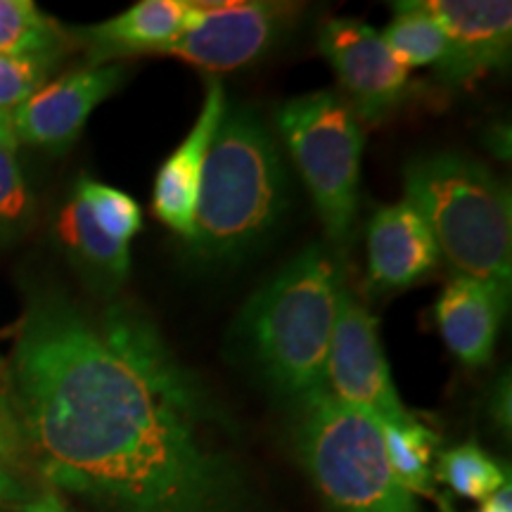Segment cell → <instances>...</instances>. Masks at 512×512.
<instances>
[{"label":"cell","instance_id":"6da1fadb","mask_svg":"<svg viewBox=\"0 0 512 512\" xmlns=\"http://www.w3.org/2000/svg\"><path fill=\"white\" fill-rule=\"evenodd\" d=\"M5 399L43 486L98 512H259L226 408L140 306L27 297Z\"/></svg>","mask_w":512,"mask_h":512},{"label":"cell","instance_id":"7a4b0ae2","mask_svg":"<svg viewBox=\"0 0 512 512\" xmlns=\"http://www.w3.org/2000/svg\"><path fill=\"white\" fill-rule=\"evenodd\" d=\"M342 290L337 256L323 245H309L254 292L242 309V347L278 394L299 401L325 389Z\"/></svg>","mask_w":512,"mask_h":512},{"label":"cell","instance_id":"3957f363","mask_svg":"<svg viewBox=\"0 0 512 512\" xmlns=\"http://www.w3.org/2000/svg\"><path fill=\"white\" fill-rule=\"evenodd\" d=\"M287 176L271 131L247 107H226L204 159L190 254L204 264L233 261L280 221Z\"/></svg>","mask_w":512,"mask_h":512},{"label":"cell","instance_id":"277c9868","mask_svg":"<svg viewBox=\"0 0 512 512\" xmlns=\"http://www.w3.org/2000/svg\"><path fill=\"white\" fill-rule=\"evenodd\" d=\"M406 202L418 211L456 275L510 294L512 202L508 185L460 152L415 157L403 169Z\"/></svg>","mask_w":512,"mask_h":512},{"label":"cell","instance_id":"5b68a950","mask_svg":"<svg viewBox=\"0 0 512 512\" xmlns=\"http://www.w3.org/2000/svg\"><path fill=\"white\" fill-rule=\"evenodd\" d=\"M294 448L330 512H420L389 467L377 420L328 389L297 401Z\"/></svg>","mask_w":512,"mask_h":512},{"label":"cell","instance_id":"8992f818","mask_svg":"<svg viewBox=\"0 0 512 512\" xmlns=\"http://www.w3.org/2000/svg\"><path fill=\"white\" fill-rule=\"evenodd\" d=\"M280 136L309 188L325 235L344 252L354 233L361 185V121L344 98L316 91L287 100L275 114Z\"/></svg>","mask_w":512,"mask_h":512},{"label":"cell","instance_id":"52a82bcc","mask_svg":"<svg viewBox=\"0 0 512 512\" xmlns=\"http://www.w3.org/2000/svg\"><path fill=\"white\" fill-rule=\"evenodd\" d=\"M302 8L273 0L197 3L183 34L157 55L181 57L204 72L221 74L249 67L271 53L294 29Z\"/></svg>","mask_w":512,"mask_h":512},{"label":"cell","instance_id":"ba28073f","mask_svg":"<svg viewBox=\"0 0 512 512\" xmlns=\"http://www.w3.org/2000/svg\"><path fill=\"white\" fill-rule=\"evenodd\" d=\"M325 389L344 406L377 422H403L413 415L403 406L380 342L377 320L344 287L332 328Z\"/></svg>","mask_w":512,"mask_h":512},{"label":"cell","instance_id":"9c48e42d","mask_svg":"<svg viewBox=\"0 0 512 512\" xmlns=\"http://www.w3.org/2000/svg\"><path fill=\"white\" fill-rule=\"evenodd\" d=\"M318 48L349 93L358 119L389 117L411 91V74L387 48L380 31L358 19H328L318 29Z\"/></svg>","mask_w":512,"mask_h":512},{"label":"cell","instance_id":"30bf717a","mask_svg":"<svg viewBox=\"0 0 512 512\" xmlns=\"http://www.w3.org/2000/svg\"><path fill=\"white\" fill-rule=\"evenodd\" d=\"M124 81L121 64H88L46 83L12 114L17 143L62 155L79 140L95 107Z\"/></svg>","mask_w":512,"mask_h":512},{"label":"cell","instance_id":"8fae6325","mask_svg":"<svg viewBox=\"0 0 512 512\" xmlns=\"http://www.w3.org/2000/svg\"><path fill=\"white\" fill-rule=\"evenodd\" d=\"M446 36V60L437 69L448 86H470L505 69L512 50L508 0H425Z\"/></svg>","mask_w":512,"mask_h":512},{"label":"cell","instance_id":"7c38bea8","mask_svg":"<svg viewBox=\"0 0 512 512\" xmlns=\"http://www.w3.org/2000/svg\"><path fill=\"white\" fill-rule=\"evenodd\" d=\"M439 261L430 228L406 200L375 211L368 226V292L408 290L430 278Z\"/></svg>","mask_w":512,"mask_h":512},{"label":"cell","instance_id":"4fadbf2b","mask_svg":"<svg viewBox=\"0 0 512 512\" xmlns=\"http://www.w3.org/2000/svg\"><path fill=\"white\" fill-rule=\"evenodd\" d=\"M226 93L219 79H209L207 95L195 126L185 136L181 145L171 152V157L159 166L152 190V211L166 228L188 242L195 226L197 195H200L202 169L207 159L209 145L214 140L223 114H226Z\"/></svg>","mask_w":512,"mask_h":512},{"label":"cell","instance_id":"5bb4252c","mask_svg":"<svg viewBox=\"0 0 512 512\" xmlns=\"http://www.w3.org/2000/svg\"><path fill=\"white\" fill-rule=\"evenodd\" d=\"M510 294L484 280L456 275L434 304L441 339L467 368L486 366L494 356Z\"/></svg>","mask_w":512,"mask_h":512},{"label":"cell","instance_id":"9a60e30c","mask_svg":"<svg viewBox=\"0 0 512 512\" xmlns=\"http://www.w3.org/2000/svg\"><path fill=\"white\" fill-rule=\"evenodd\" d=\"M195 0H140L121 15L74 29L76 46L91 55V64H107L119 57L157 55L188 27Z\"/></svg>","mask_w":512,"mask_h":512},{"label":"cell","instance_id":"2e32d148","mask_svg":"<svg viewBox=\"0 0 512 512\" xmlns=\"http://www.w3.org/2000/svg\"><path fill=\"white\" fill-rule=\"evenodd\" d=\"M57 242L76 268L83 283L102 297H114L131 273V249L93 221L91 211L79 195L69 197L55 223Z\"/></svg>","mask_w":512,"mask_h":512},{"label":"cell","instance_id":"e0dca14e","mask_svg":"<svg viewBox=\"0 0 512 512\" xmlns=\"http://www.w3.org/2000/svg\"><path fill=\"white\" fill-rule=\"evenodd\" d=\"M76 46L72 31L31 0H0V55L57 64Z\"/></svg>","mask_w":512,"mask_h":512},{"label":"cell","instance_id":"ac0fdd59","mask_svg":"<svg viewBox=\"0 0 512 512\" xmlns=\"http://www.w3.org/2000/svg\"><path fill=\"white\" fill-rule=\"evenodd\" d=\"M382 432L384 453L389 467L399 479L403 489L413 496H425L441 501L434 477V460H437L439 439L430 427L415 418L403 422H377Z\"/></svg>","mask_w":512,"mask_h":512},{"label":"cell","instance_id":"d6986e66","mask_svg":"<svg viewBox=\"0 0 512 512\" xmlns=\"http://www.w3.org/2000/svg\"><path fill=\"white\" fill-rule=\"evenodd\" d=\"M382 38L406 69H439L446 60V36L425 0L394 3V19L382 31Z\"/></svg>","mask_w":512,"mask_h":512},{"label":"cell","instance_id":"ffe728a7","mask_svg":"<svg viewBox=\"0 0 512 512\" xmlns=\"http://www.w3.org/2000/svg\"><path fill=\"white\" fill-rule=\"evenodd\" d=\"M437 484L444 482L453 494L484 503L508 482L503 467L489 453H484L475 441L441 451L434 460Z\"/></svg>","mask_w":512,"mask_h":512},{"label":"cell","instance_id":"44dd1931","mask_svg":"<svg viewBox=\"0 0 512 512\" xmlns=\"http://www.w3.org/2000/svg\"><path fill=\"white\" fill-rule=\"evenodd\" d=\"M43 489L27 441L19 430L3 389H0V508L19 510Z\"/></svg>","mask_w":512,"mask_h":512},{"label":"cell","instance_id":"7402d4cb","mask_svg":"<svg viewBox=\"0 0 512 512\" xmlns=\"http://www.w3.org/2000/svg\"><path fill=\"white\" fill-rule=\"evenodd\" d=\"M12 117L0 114V245L22 238L34 221V197L17 157Z\"/></svg>","mask_w":512,"mask_h":512},{"label":"cell","instance_id":"603a6c76","mask_svg":"<svg viewBox=\"0 0 512 512\" xmlns=\"http://www.w3.org/2000/svg\"><path fill=\"white\" fill-rule=\"evenodd\" d=\"M74 192L86 202L93 221L112 240L131 245V240L143 230V211H140L138 202L131 195H126V192L86 176L79 178Z\"/></svg>","mask_w":512,"mask_h":512},{"label":"cell","instance_id":"cb8c5ba5","mask_svg":"<svg viewBox=\"0 0 512 512\" xmlns=\"http://www.w3.org/2000/svg\"><path fill=\"white\" fill-rule=\"evenodd\" d=\"M53 69L55 64L46 60L0 55V114L12 117L31 95L46 86Z\"/></svg>","mask_w":512,"mask_h":512},{"label":"cell","instance_id":"d4e9b609","mask_svg":"<svg viewBox=\"0 0 512 512\" xmlns=\"http://www.w3.org/2000/svg\"><path fill=\"white\" fill-rule=\"evenodd\" d=\"M15 512H74V510L64 503V498L57 494V491L43 486L36 498H31L27 505H22V508Z\"/></svg>","mask_w":512,"mask_h":512},{"label":"cell","instance_id":"484cf974","mask_svg":"<svg viewBox=\"0 0 512 512\" xmlns=\"http://www.w3.org/2000/svg\"><path fill=\"white\" fill-rule=\"evenodd\" d=\"M477 512H512V486H510V479L501 486V489L496 491L494 496L489 498V501H484L482 508H479Z\"/></svg>","mask_w":512,"mask_h":512},{"label":"cell","instance_id":"4316f807","mask_svg":"<svg viewBox=\"0 0 512 512\" xmlns=\"http://www.w3.org/2000/svg\"><path fill=\"white\" fill-rule=\"evenodd\" d=\"M0 368H3V358H0Z\"/></svg>","mask_w":512,"mask_h":512}]
</instances>
